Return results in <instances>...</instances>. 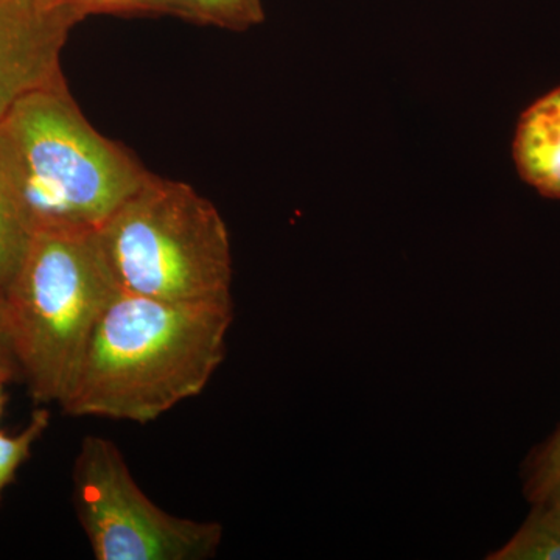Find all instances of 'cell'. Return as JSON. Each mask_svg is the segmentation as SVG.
<instances>
[{"label": "cell", "mask_w": 560, "mask_h": 560, "mask_svg": "<svg viewBox=\"0 0 560 560\" xmlns=\"http://www.w3.org/2000/svg\"><path fill=\"white\" fill-rule=\"evenodd\" d=\"M11 366L10 364L0 363V410H2V390L3 383L7 382V378L10 377Z\"/></svg>", "instance_id": "cell-16"}, {"label": "cell", "mask_w": 560, "mask_h": 560, "mask_svg": "<svg viewBox=\"0 0 560 560\" xmlns=\"http://www.w3.org/2000/svg\"><path fill=\"white\" fill-rule=\"evenodd\" d=\"M50 412L47 408H38L32 415L31 422L18 434L0 431V495L3 489L13 481L14 475L22 464L31 456L33 445L49 429Z\"/></svg>", "instance_id": "cell-12"}, {"label": "cell", "mask_w": 560, "mask_h": 560, "mask_svg": "<svg viewBox=\"0 0 560 560\" xmlns=\"http://www.w3.org/2000/svg\"><path fill=\"white\" fill-rule=\"evenodd\" d=\"M0 173L33 234L97 232L151 176L92 127L66 81L31 92L0 120Z\"/></svg>", "instance_id": "cell-2"}, {"label": "cell", "mask_w": 560, "mask_h": 560, "mask_svg": "<svg viewBox=\"0 0 560 560\" xmlns=\"http://www.w3.org/2000/svg\"><path fill=\"white\" fill-rule=\"evenodd\" d=\"M560 481V427L529 453L522 469L523 493L530 504L547 499Z\"/></svg>", "instance_id": "cell-11"}, {"label": "cell", "mask_w": 560, "mask_h": 560, "mask_svg": "<svg viewBox=\"0 0 560 560\" xmlns=\"http://www.w3.org/2000/svg\"><path fill=\"white\" fill-rule=\"evenodd\" d=\"M234 302L119 293L103 313L60 407L73 418L149 423L200 396L226 357Z\"/></svg>", "instance_id": "cell-1"}, {"label": "cell", "mask_w": 560, "mask_h": 560, "mask_svg": "<svg viewBox=\"0 0 560 560\" xmlns=\"http://www.w3.org/2000/svg\"><path fill=\"white\" fill-rule=\"evenodd\" d=\"M120 293L97 232L38 231L0 296L11 359L33 399L68 396L98 320Z\"/></svg>", "instance_id": "cell-3"}, {"label": "cell", "mask_w": 560, "mask_h": 560, "mask_svg": "<svg viewBox=\"0 0 560 560\" xmlns=\"http://www.w3.org/2000/svg\"><path fill=\"white\" fill-rule=\"evenodd\" d=\"M512 158L526 184L541 197L560 200V86L522 114Z\"/></svg>", "instance_id": "cell-7"}, {"label": "cell", "mask_w": 560, "mask_h": 560, "mask_svg": "<svg viewBox=\"0 0 560 560\" xmlns=\"http://www.w3.org/2000/svg\"><path fill=\"white\" fill-rule=\"evenodd\" d=\"M489 560H560V518L545 501L534 503L517 533Z\"/></svg>", "instance_id": "cell-8"}, {"label": "cell", "mask_w": 560, "mask_h": 560, "mask_svg": "<svg viewBox=\"0 0 560 560\" xmlns=\"http://www.w3.org/2000/svg\"><path fill=\"white\" fill-rule=\"evenodd\" d=\"M167 13L230 31H246L265 18L261 0H165Z\"/></svg>", "instance_id": "cell-9"}, {"label": "cell", "mask_w": 560, "mask_h": 560, "mask_svg": "<svg viewBox=\"0 0 560 560\" xmlns=\"http://www.w3.org/2000/svg\"><path fill=\"white\" fill-rule=\"evenodd\" d=\"M83 21L91 14H168L165 0H47Z\"/></svg>", "instance_id": "cell-13"}, {"label": "cell", "mask_w": 560, "mask_h": 560, "mask_svg": "<svg viewBox=\"0 0 560 560\" xmlns=\"http://www.w3.org/2000/svg\"><path fill=\"white\" fill-rule=\"evenodd\" d=\"M97 235L120 293L232 300L230 232L219 209L189 184L151 175Z\"/></svg>", "instance_id": "cell-4"}, {"label": "cell", "mask_w": 560, "mask_h": 560, "mask_svg": "<svg viewBox=\"0 0 560 560\" xmlns=\"http://www.w3.org/2000/svg\"><path fill=\"white\" fill-rule=\"evenodd\" d=\"M79 22L47 0H0V120L25 95L65 81L61 51Z\"/></svg>", "instance_id": "cell-6"}, {"label": "cell", "mask_w": 560, "mask_h": 560, "mask_svg": "<svg viewBox=\"0 0 560 560\" xmlns=\"http://www.w3.org/2000/svg\"><path fill=\"white\" fill-rule=\"evenodd\" d=\"M0 363L10 364L14 363L11 359L10 350L7 348L5 335H3L2 323H0Z\"/></svg>", "instance_id": "cell-15"}, {"label": "cell", "mask_w": 560, "mask_h": 560, "mask_svg": "<svg viewBox=\"0 0 560 560\" xmlns=\"http://www.w3.org/2000/svg\"><path fill=\"white\" fill-rule=\"evenodd\" d=\"M33 232L0 173V296L20 270Z\"/></svg>", "instance_id": "cell-10"}, {"label": "cell", "mask_w": 560, "mask_h": 560, "mask_svg": "<svg viewBox=\"0 0 560 560\" xmlns=\"http://www.w3.org/2000/svg\"><path fill=\"white\" fill-rule=\"evenodd\" d=\"M541 501H545V503H547L548 506H550L551 510L555 511L556 514H558V517L560 518V481L558 482V486H556V488L551 490L550 495H548L547 499Z\"/></svg>", "instance_id": "cell-14"}, {"label": "cell", "mask_w": 560, "mask_h": 560, "mask_svg": "<svg viewBox=\"0 0 560 560\" xmlns=\"http://www.w3.org/2000/svg\"><path fill=\"white\" fill-rule=\"evenodd\" d=\"M73 504L98 560H202L223 540L217 522L161 510L140 489L113 441L88 436L73 463Z\"/></svg>", "instance_id": "cell-5"}]
</instances>
